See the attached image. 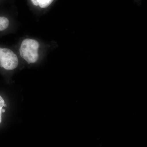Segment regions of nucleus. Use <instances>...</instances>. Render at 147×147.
<instances>
[{"label":"nucleus","mask_w":147,"mask_h":147,"mask_svg":"<svg viewBox=\"0 0 147 147\" xmlns=\"http://www.w3.org/2000/svg\"><path fill=\"white\" fill-rule=\"evenodd\" d=\"M9 25V21L5 17L0 16V31L7 28Z\"/></svg>","instance_id":"f03ea898"},{"label":"nucleus","mask_w":147,"mask_h":147,"mask_svg":"<svg viewBox=\"0 0 147 147\" xmlns=\"http://www.w3.org/2000/svg\"><path fill=\"white\" fill-rule=\"evenodd\" d=\"M38 1L39 0H31L32 3L35 6L38 5Z\"/></svg>","instance_id":"39448f33"},{"label":"nucleus","mask_w":147,"mask_h":147,"mask_svg":"<svg viewBox=\"0 0 147 147\" xmlns=\"http://www.w3.org/2000/svg\"><path fill=\"white\" fill-rule=\"evenodd\" d=\"M5 109H2V113H5Z\"/></svg>","instance_id":"423d86ee"},{"label":"nucleus","mask_w":147,"mask_h":147,"mask_svg":"<svg viewBox=\"0 0 147 147\" xmlns=\"http://www.w3.org/2000/svg\"><path fill=\"white\" fill-rule=\"evenodd\" d=\"M18 57L12 50L8 48H0V66L8 70H12L18 67Z\"/></svg>","instance_id":"f257e3e1"},{"label":"nucleus","mask_w":147,"mask_h":147,"mask_svg":"<svg viewBox=\"0 0 147 147\" xmlns=\"http://www.w3.org/2000/svg\"><path fill=\"white\" fill-rule=\"evenodd\" d=\"M54 0H39L38 6L42 8H47L53 2Z\"/></svg>","instance_id":"7ed1b4c3"},{"label":"nucleus","mask_w":147,"mask_h":147,"mask_svg":"<svg viewBox=\"0 0 147 147\" xmlns=\"http://www.w3.org/2000/svg\"><path fill=\"white\" fill-rule=\"evenodd\" d=\"M5 104L4 100L3 99V98L0 96V123L2 121V109L4 107V105Z\"/></svg>","instance_id":"20e7f679"}]
</instances>
